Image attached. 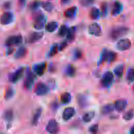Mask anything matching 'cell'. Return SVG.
I'll return each instance as SVG.
<instances>
[{
	"label": "cell",
	"instance_id": "6da1fadb",
	"mask_svg": "<svg viewBox=\"0 0 134 134\" xmlns=\"http://www.w3.org/2000/svg\"><path fill=\"white\" fill-rule=\"evenodd\" d=\"M128 31H129V29L128 27H124V26H118V27H114L111 30L110 33V36L113 39L116 40L128 34Z\"/></svg>",
	"mask_w": 134,
	"mask_h": 134
},
{
	"label": "cell",
	"instance_id": "7a4b0ae2",
	"mask_svg": "<svg viewBox=\"0 0 134 134\" xmlns=\"http://www.w3.org/2000/svg\"><path fill=\"white\" fill-rule=\"evenodd\" d=\"M46 23V17L44 14H39L35 18L34 27L36 30H41Z\"/></svg>",
	"mask_w": 134,
	"mask_h": 134
},
{
	"label": "cell",
	"instance_id": "3957f363",
	"mask_svg": "<svg viewBox=\"0 0 134 134\" xmlns=\"http://www.w3.org/2000/svg\"><path fill=\"white\" fill-rule=\"evenodd\" d=\"M113 73L111 71H107L103 75L102 80V84L104 87H108L113 83Z\"/></svg>",
	"mask_w": 134,
	"mask_h": 134
},
{
	"label": "cell",
	"instance_id": "277c9868",
	"mask_svg": "<svg viewBox=\"0 0 134 134\" xmlns=\"http://www.w3.org/2000/svg\"><path fill=\"white\" fill-rule=\"evenodd\" d=\"M132 46V43L129 39H122L116 44V48L120 51H125L129 49Z\"/></svg>",
	"mask_w": 134,
	"mask_h": 134
},
{
	"label": "cell",
	"instance_id": "5b68a950",
	"mask_svg": "<svg viewBox=\"0 0 134 134\" xmlns=\"http://www.w3.org/2000/svg\"><path fill=\"white\" fill-rule=\"evenodd\" d=\"M49 91V88L45 84L39 82L36 85L35 88V92L38 96H44Z\"/></svg>",
	"mask_w": 134,
	"mask_h": 134
},
{
	"label": "cell",
	"instance_id": "8992f818",
	"mask_svg": "<svg viewBox=\"0 0 134 134\" xmlns=\"http://www.w3.org/2000/svg\"><path fill=\"white\" fill-rule=\"evenodd\" d=\"M22 42V37L21 35H13L8 38L5 41L7 46H13L20 44Z\"/></svg>",
	"mask_w": 134,
	"mask_h": 134
},
{
	"label": "cell",
	"instance_id": "52a82bcc",
	"mask_svg": "<svg viewBox=\"0 0 134 134\" xmlns=\"http://www.w3.org/2000/svg\"><path fill=\"white\" fill-rule=\"evenodd\" d=\"M14 20V16L10 12H6L3 13L0 17V22L2 25H8L13 22Z\"/></svg>",
	"mask_w": 134,
	"mask_h": 134
},
{
	"label": "cell",
	"instance_id": "ba28073f",
	"mask_svg": "<svg viewBox=\"0 0 134 134\" xmlns=\"http://www.w3.org/2000/svg\"><path fill=\"white\" fill-rule=\"evenodd\" d=\"M24 69L23 68H20L17 69L14 73H11L9 77V81L11 82H13V83L17 82V81L22 77L24 73Z\"/></svg>",
	"mask_w": 134,
	"mask_h": 134
},
{
	"label": "cell",
	"instance_id": "9c48e42d",
	"mask_svg": "<svg viewBox=\"0 0 134 134\" xmlns=\"http://www.w3.org/2000/svg\"><path fill=\"white\" fill-rule=\"evenodd\" d=\"M46 130L47 132L50 133H58L59 131V126L57 122L55 120L52 119L48 122Z\"/></svg>",
	"mask_w": 134,
	"mask_h": 134
},
{
	"label": "cell",
	"instance_id": "30bf717a",
	"mask_svg": "<svg viewBox=\"0 0 134 134\" xmlns=\"http://www.w3.org/2000/svg\"><path fill=\"white\" fill-rule=\"evenodd\" d=\"M88 32L94 36H99L102 34V28L98 24L93 23L89 26Z\"/></svg>",
	"mask_w": 134,
	"mask_h": 134
},
{
	"label": "cell",
	"instance_id": "8fae6325",
	"mask_svg": "<svg viewBox=\"0 0 134 134\" xmlns=\"http://www.w3.org/2000/svg\"><path fill=\"white\" fill-rule=\"evenodd\" d=\"M35 79V76L31 71H28L26 75V80L24 82V86L26 89H30L34 85Z\"/></svg>",
	"mask_w": 134,
	"mask_h": 134
},
{
	"label": "cell",
	"instance_id": "7c38bea8",
	"mask_svg": "<svg viewBox=\"0 0 134 134\" xmlns=\"http://www.w3.org/2000/svg\"><path fill=\"white\" fill-rule=\"evenodd\" d=\"M128 105V102L126 99H118L115 102L114 107L115 109L119 112H122L126 109V107Z\"/></svg>",
	"mask_w": 134,
	"mask_h": 134
},
{
	"label": "cell",
	"instance_id": "4fadbf2b",
	"mask_svg": "<svg viewBox=\"0 0 134 134\" xmlns=\"http://www.w3.org/2000/svg\"><path fill=\"white\" fill-rule=\"evenodd\" d=\"M75 114V110L73 107H68L64 110L62 117L64 120H69L73 117Z\"/></svg>",
	"mask_w": 134,
	"mask_h": 134
},
{
	"label": "cell",
	"instance_id": "5bb4252c",
	"mask_svg": "<svg viewBox=\"0 0 134 134\" xmlns=\"http://www.w3.org/2000/svg\"><path fill=\"white\" fill-rule=\"evenodd\" d=\"M43 37V32H34L29 36L27 41L30 43H34L42 39Z\"/></svg>",
	"mask_w": 134,
	"mask_h": 134
},
{
	"label": "cell",
	"instance_id": "9a60e30c",
	"mask_svg": "<svg viewBox=\"0 0 134 134\" xmlns=\"http://www.w3.org/2000/svg\"><path fill=\"white\" fill-rule=\"evenodd\" d=\"M46 68H47V64L46 63H41V64H38L34 65V71L38 75H42L44 73Z\"/></svg>",
	"mask_w": 134,
	"mask_h": 134
},
{
	"label": "cell",
	"instance_id": "2e32d148",
	"mask_svg": "<svg viewBox=\"0 0 134 134\" xmlns=\"http://www.w3.org/2000/svg\"><path fill=\"white\" fill-rule=\"evenodd\" d=\"M122 10V5L120 2H115L111 13L113 16H117Z\"/></svg>",
	"mask_w": 134,
	"mask_h": 134
},
{
	"label": "cell",
	"instance_id": "e0dca14e",
	"mask_svg": "<svg viewBox=\"0 0 134 134\" xmlns=\"http://www.w3.org/2000/svg\"><path fill=\"white\" fill-rule=\"evenodd\" d=\"M41 114H42V109L41 108H39L36 110L35 111V114L34 115V117H33L32 121H31V123L34 126H36L37 125L38 122H39V119L41 116Z\"/></svg>",
	"mask_w": 134,
	"mask_h": 134
},
{
	"label": "cell",
	"instance_id": "ac0fdd59",
	"mask_svg": "<svg viewBox=\"0 0 134 134\" xmlns=\"http://www.w3.org/2000/svg\"><path fill=\"white\" fill-rule=\"evenodd\" d=\"M117 58V54L116 52H112V51H107V53H106V61L108 62L109 63L113 62L115 61Z\"/></svg>",
	"mask_w": 134,
	"mask_h": 134
},
{
	"label": "cell",
	"instance_id": "d6986e66",
	"mask_svg": "<svg viewBox=\"0 0 134 134\" xmlns=\"http://www.w3.org/2000/svg\"><path fill=\"white\" fill-rule=\"evenodd\" d=\"M26 54H27V49L24 47H20L16 52L15 54H14V57H15L16 59H21L24 57Z\"/></svg>",
	"mask_w": 134,
	"mask_h": 134
},
{
	"label": "cell",
	"instance_id": "ffe728a7",
	"mask_svg": "<svg viewBox=\"0 0 134 134\" xmlns=\"http://www.w3.org/2000/svg\"><path fill=\"white\" fill-rule=\"evenodd\" d=\"M77 8L76 7H72L69 8L68 10H65V16L67 18H71L75 16L77 13Z\"/></svg>",
	"mask_w": 134,
	"mask_h": 134
},
{
	"label": "cell",
	"instance_id": "44dd1931",
	"mask_svg": "<svg viewBox=\"0 0 134 134\" xmlns=\"http://www.w3.org/2000/svg\"><path fill=\"white\" fill-rule=\"evenodd\" d=\"M58 27V23L56 22H51L47 24L46 26V30L48 32H54L56 31Z\"/></svg>",
	"mask_w": 134,
	"mask_h": 134
},
{
	"label": "cell",
	"instance_id": "7402d4cb",
	"mask_svg": "<svg viewBox=\"0 0 134 134\" xmlns=\"http://www.w3.org/2000/svg\"><path fill=\"white\" fill-rule=\"evenodd\" d=\"M94 116H95V113L94 111H90V112L86 113L84 115L82 119H83V121L85 122H89L94 119Z\"/></svg>",
	"mask_w": 134,
	"mask_h": 134
},
{
	"label": "cell",
	"instance_id": "603a6c76",
	"mask_svg": "<svg viewBox=\"0 0 134 134\" xmlns=\"http://www.w3.org/2000/svg\"><path fill=\"white\" fill-rule=\"evenodd\" d=\"M76 73V69L73 65H69L65 69V74L69 77H73Z\"/></svg>",
	"mask_w": 134,
	"mask_h": 134
},
{
	"label": "cell",
	"instance_id": "cb8c5ba5",
	"mask_svg": "<svg viewBox=\"0 0 134 134\" xmlns=\"http://www.w3.org/2000/svg\"><path fill=\"white\" fill-rule=\"evenodd\" d=\"M124 71V66L123 65H119L115 68L114 73L118 77H122Z\"/></svg>",
	"mask_w": 134,
	"mask_h": 134
},
{
	"label": "cell",
	"instance_id": "d4e9b609",
	"mask_svg": "<svg viewBox=\"0 0 134 134\" xmlns=\"http://www.w3.org/2000/svg\"><path fill=\"white\" fill-rule=\"evenodd\" d=\"M99 15H100V13H99V9L97 8L94 7L91 9L90 12V16L92 19L96 20L99 18Z\"/></svg>",
	"mask_w": 134,
	"mask_h": 134
},
{
	"label": "cell",
	"instance_id": "484cf974",
	"mask_svg": "<svg viewBox=\"0 0 134 134\" xmlns=\"http://www.w3.org/2000/svg\"><path fill=\"white\" fill-rule=\"evenodd\" d=\"M114 109H115L114 105H113L111 104H109L104 106V107L102 108V113L104 114V115H108V114L111 113L114 111Z\"/></svg>",
	"mask_w": 134,
	"mask_h": 134
},
{
	"label": "cell",
	"instance_id": "4316f807",
	"mask_svg": "<svg viewBox=\"0 0 134 134\" xmlns=\"http://www.w3.org/2000/svg\"><path fill=\"white\" fill-rule=\"evenodd\" d=\"M71 100V96L69 93L65 92L61 96V101L64 104L69 103Z\"/></svg>",
	"mask_w": 134,
	"mask_h": 134
},
{
	"label": "cell",
	"instance_id": "83f0119b",
	"mask_svg": "<svg viewBox=\"0 0 134 134\" xmlns=\"http://www.w3.org/2000/svg\"><path fill=\"white\" fill-rule=\"evenodd\" d=\"M41 5L42 7L48 12H51L54 9V5L51 2L41 3Z\"/></svg>",
	"mask_w": 134,
	"mask_h": 134
},
{
	"label": "cell",
	"instance_id": "f1b7e54d",
	"mask_svg": "<svg viewBox=\"0 0 134 134\" xmlns=\"http://www.w3.org/2000/svg\"><path fill=\"white\" fill-rule=\"evenodd\" d=\"M4 119L7 122H10L13 119V112L12 110L9 109L4 113Z\"/></svg>",
	"mask_w": 134,
	"mask_h": 134
},
{
	"label": "cell",
	"instance_id": "f546056e",
	"mask_svg": "<svg viewBox=\"0 0 134 134\" xmlns=\"http://www.w3.org/2000/svg\"><path fill=\"white\" fill-rule=\"evenodd\" d=\"M69 29L66 26H61V27L59 30V32L58 34L61 37H64V36H67L68 35V32H69Z\"/></svg>",
	"mask_w": 134,
	"mask_h": 134
},
{
	"label": "cell",
	"instance_id": "4dcf8cb0",
	"mask_svg": "<svg viewBox=\"0 0 134 134\" xmlns=\"http://www.w3.org/2000/svg\"><path fill=\"white\" fill-rule=\"evenodd\" d=\"M14 90H13L12 88H8L7 89L5 94V99L8 100V99H11V98L13 97V96H14Z\"/></svg>",
	"mask_w": 134,
	"mask_h": 134
},
{
	"label": "cell",
	"instance_id": "1f68e13d",
	"mask_svg": "<svg viewBox=\"0 0 134 134\" xmlns=\"http://www.w3.org/2000/svg\"><path fill=\"white\" fill-rule=\"evenodd\" d=\"M127 80L128 82H134V68H130L127 73Z\"/></svg>",
	"mask_w": 134,
	"mask_h": 134
},
{
	"label": "cell",
	"instance_id": "d6a6232c",
	"mask_svg": "<svg viewBox=\"0 0 134 134\" xmlns=\"http://www.w3.org/2000/svg\"><path fill=\"white\" fill-rule=\"evenodd\" d=\"M134 116V112L133 110H130L128 112L126 113L123 116V119H124L126 121H129V120H131Z\"/></svg>",
	"mask_w": 134,
	"mask_h": 134
},
{
	"label": "cell",
	"instance_id": "836d02e7",
	"mask_svg": "<svg viewBox=\"0 0 134 134\" xmlns=\"http://www.w3.org/2000/svg\"><path fill=\"white\" fill-rule=\"evenodd\" d=\"M58 45L57 44H54L51 48V51H50L49 54H48V56L50 57H52V56H54L56 53L58 52Z\"/></svg>",
	"mask_w": 134,
	"mask_h": 134
},
{
	"label": "cell",
	"instance_id": "e575fe53",
	"mask_svg": "<svg viewBox=\"0 0 134 134\" xmlns=\"http://www.w3.org/2000/svg\"><path fill=\"white\" fill-rule=\"evenodd\" d=\"M75 29H70V30H69V32H68V35H67V37H68V41H73L75 37Z\"/></svg>",
	"mask_w": 134,
	"mask_h": 134
},
{
	"label": "cell",
	"instance_id": "d590c367",
	"mask_svg": "<svg viewBox=\"0 0 134 134\" xmlns=\"http://www.w3.org/2000/svg\"><path fill=\"white\" fill-rule=\"evenodd\" d=\"M107 50L106 49L103 51L102 54H101V57L99 60V62H98V65H101V64H103V62H105L106 61V53H107Z\"/></svg>",
	"mask_w": 134,
	"mask_h": 134
},
{
	"label": "cell",
	"instance_id": "8d00e7d4",
	"mask_svg": "<svg viewBox=\"0 0 134 134\" xmlns=\"http://www.w3.org/2000/svg\"><path fill=\"white\" fill-rule=\"evenodd\" d=\"M79 2L82 6L88 7L94 2V0H79Z\"/></svg>",
	"mask_w": 134,
	"mask_h": 134
},
{
	"label": "cell",
	"instance_id": "74e56055",
	"mask_svg": "<svg viewBox=\"0 0 134 134\" xmlns=\"http://www.w3.org/2000/svg\"><path fill=\"white\" fill-rule=\"evenodd\" d=\"M41 4V3L39 1H33L30 5V9H31V10H35V9H37L40 6Z\"/></svg>",
	"mask_w": 134,
	"mask_h": 134
},
{
	"label": "cell",
	"instance_id": "f35d334b",
	"mask_svg": "<svg viewBox=\"0 0 134 134\" xmlns=\"http://www.w3.org/2000/svg\"><path fill=\"white\" fill-rule=\"evenodd\" d=\"M79 103V105L82 107H85V106L86 105V100L85 97H84L83 96H79L78 98Z\"/></svg>",
	"mask_w": 134,
	"mask_h": 134
},
{
	"label": "cell",
	"instance_id": "ab89813d",
	"mask_svg": "<svg viewBox=\"0 0 134 134\" xmlns=\"http://www.w3.org/2000/svg\"><path fill=\"white\" fill-rule=\"evenodd\" d=\"M98 128H99V126L98 124H94V125L92 126L89 129V131H90L91 133H97V132L98 131Z\"/></svg>",
	"mask_w": 134,
	"mask_h": 134
},
{
	"label": "cell",
	"instance_id": "60d3db41",
	"mask_svg": "<svg viewBox=\"0 0 134 134\" xmlns=\"http://www.w3.org/2000/svg\"><path fill=\"white\" fill-rule=\"evenodd\" d=\"M81 56H82V52H81V51L79 50H76L74 52V57L76 60L77 59L81 58Z\"/></svg>",
	"mask_w": 134,
	"mask_h": 134
},
{
	"label": "cell",
	"instance_id": "b9f144b4",
	"mask_svg": "<svg viewBox=\"0 0 134 134\" xmlns=\"http://www.w3.org/2000/svg\"><path fill=\"white\" fill-rule=\"evenodd\" d=\"M107 13V5L106 3H103L102 6V14L103 15H106Z\"/></svg>",
	"mask_w": 134,
	"mask_h": 134
},
{
	"label": "cell",
	"instance_id": "7bdbcfd3",
	"mask_svg": "<svg viewBox=\"0 0 134 134\" xmlns=\"http://www.w3.org/2000/svg\"><path fill=\"white\" fill-rule=\"evenodd\" d=\"M67 45H68V44H67V42H63V43H62L61 44L58 46V50L60 51H63V50H64V48L67 47Z\"/></svg>",
	"mask_w": 134,
	"mask_h": 134
},
{
	"label": "cell",
	"instance_id": "ee69618b",
	"mask_svg": "<svg viewBox=\"0 0 134 134\" xmlns=\"http://www.w3.org/2000/svg\"><path fill=\"white\" fill-rule=\"evenodd\" d=\"M26 0H19V3L20 5H24L26 3Z\"/></svg>",
	"mask_w": 134,
	"mask_h": 134
},
{
	"label": "cell",
	"instance_id": "f6af8a7d",
	"mask_svg": "<svg viewBox=\"0 0 134 134\" xmlns=\"http://www.w3.org/2000/svg\"><path fill=\"white\" fill-rule=\"evenodd\" d=\"M69 1V0H61V3L62 4H65L67 3H68Z\"/></svg>",
	"mask_w": 134,
	"mask_h": 134
},
{
	"label": "cell",
	"instance_id": "bcb514c9",
	"mask_svg": "<svg viewBox=\"0 0 134 134\" xmlns=\"http://www.w3.org/2000/svg\"><path fill=\"white\" fill-rule=\"evenodd\" d=\"M130 133L134 134V126H133V127H132V128H131V130H130Z\"/></svg>",
	"mask_w": 134,
	"mask_h": 134
},
{
	"label": "cell",
	"instance_id": "7dc6e473",
	"mask_svg": "<svg viewBox=\"0 0 134 134\" xmlns=\"http://www.w3.org/2000/svg\"><path fill=\"white\" fill-rule=\"evenodd\" d=\"M133 91H134V86H133Z\"/></svg>",
	"mask_w": 134,
	"mask_h": 134
}]
</instances>
